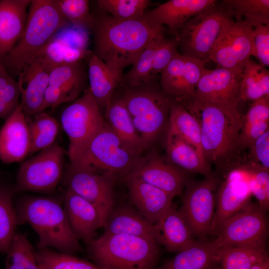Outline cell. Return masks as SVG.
Here are the masks:
<instances>
[{"label":"cell","mask_w":269,"mask_h":269,"mask_svg":"<svg viewBox=\"0 0 269 269\" xmlns=\"http://www.w3.org/2000/svg\"><path fill=\"white\" fill-rule=\"evenodd\" d=\"M93 16V52L120 74L133 64L152 40L164 35L163 26L153 23L145 13L140 17L127 20L102 11Z\"/></svg>","instance_id":"1"},{"label":"cell","mask_w":269,"mask_h":269,"mask_svg":"<svg viewBox=\"0 0 269 269\" xmlns=\"http://www.w3.org/2000/svg\"><path fill=\"white\" fill-rule=\"evenodd\" d=\"M197 120L200 129L203 154L206 161L220 165L227 161L238 147L243 115L231 108L195 96L181 104Z\"/></svg>","instance_id":"2"},{"label":"cell","mask_w":269,"mask_h":269,"mask_svg":"<svg viewBox=\"0 0 269 269\" xmlns=\"http://www.w3.org/2000/svg\"><path fill=\"white\" fill-rule=\"evenodd\" d=\"M19 223L26 222L36 233L38 247L74 255L81 250L79 240L69 224L63 207L55 199L26 196L15 205Z\"/></svg>","instance_id":"3"},{"label":"cell","mask_w":269,"mask_h":269,"mask_svg":"<svg viewBox=\"0 0 269 269\" xmlns=\"http://www.w3.org/2000/svg\"><path fill=\"white\" fill-rule=\"evenodd\" d=\"M70 24L59 9L57 0H32L22 33L2 61L13 78L62 28Z\"/></svg>","instance_id":"4"},{"label":"cell","mask_w":269,"mask_h":269,"mask_svg":"<svg viewBox=\"0 0 269 269\" xmlns=\"http://www.w3.org/2000/svg\"><path fill=\"white\" fill-rule=\"evenodd\" d=\"M158 76L137 86L124 84L119 98L125 104L143 150L149 148L168 125L172 100L162 91Z\"/></svg>","instance_id":"5"},{"label":"cell","mask_w":269,"mask_h":269,"mask_svg":"<svg viewBox=\"0 0 269 269\" xmlns=\"http://www.w3.org/2000/svg\"><path fill=\"white\" fill-rule=\"evenodd\" d=\"M88 255L103 269H155L160 245L139 237L104 233L87 244Z\"/></svg>","instance_id":"6"},{"label":"cell","mask_w":269,"mask_h":269,"mask_svg":"<svg viewBox=\"0 0 269 269\" xmlns=\"http://www.w3.org/2000/svg\"><path fill=\"white\" fill-rule=\"evenodd\" d=\"M139 157L105 121L86 149L69 166L104 174L115 180H124Z\"/></svg>","instance_id":"7"},{"label":"cell","mask_w":269,"mask_h":269,"mask_svg":"<svg viewBox=\"0 0 269 269\" xmlns=\"http://www.w3.org/2000/svg\"><path fill=\"white\" fill-rule=\"evenodd\" d=\"M231 18L219 1L188 19L175 36L180 54L208 62L225 24Z\"/></svg>","instance_id":"8"},{"label":"cell","mask_w":269,"mask_h":269,"mask_svg":"<svg viewBox=\"0 0 269 269\" xmlns=\"http://www.w3.org/2000/svg\"><path fill=\"white\" fill-rule=\"evenodd\" d=\"M100 110L88 88L62 112L61 122L69 140L67 154L70 163L83 152L102 129L105 121Z\"/></svg>","instance_id":"9"},{"label":"cell","mask_w":269,"mask_h":269,"mask_svg":"<svg viewBox=\"0 0 269 269\" xmlns=\"http://www.w3.org/2000/svg\"><path fill=\"white\" fill-rule=\"evenodd\" d=\"M66 151L56 142L23 162L12 187L14 194L23 191L48 192L60 181Z\"/></svg>","instance_id":"10"},{"label":"cell","mask_w":269,"mask_h":269,"mask_svg":"<svg viewBox=\"0 0 269 269\" xmlns=\"http://www.w3.org/2000/svg\"><path fill=\"white\" fill-rule=\"evenodd\" d=\"M219 179L211 173L200 181H188L178 211L193 235L203 238L211 234Z\"/></svg>","instance_id":"11"},{"label":"cell","mask_w":269,"mask_h":269,"mask_svg":"<svg viewBox=\"0 0 269 269\" xmlns=\"http://www.w3.org/2000/svg\"><path fill=\"white\" fill-rule=\"evenodd\" d=\"M266 211L251 203L228 219L213 241L218 249L235 246L266 247L268 235Z\"/></svg>","instance_id":"12"},{"label":"cell","mask_w":269,"mask_h":269,"mask_svg":"<svg viewBox=\"0 0 269 269\" xmlns=\"http://www.w3.org/2000/svg\"><path fill=\"white\" fill-rule=\"evenodd\" d=\"M112 177L87 169L69 166L66 174L67 189L94 205L104 222L115 207Z\"/></svg>","instance_id":"13"},{"label":"cell","mask_w":269,"mask_h":269,"mask_svg":"<svg viewBox=\"0 0 269 269\" xmlns=\"http://www.w3.org/2000/svg\"><path fill=\"white\" fill-rule=\"evenodd\" d=\"M206 63L178 53L160 73L162 91L179 104L193 98Z\"/></svg>","instance_id":"14"},{"label":"cell","mask_w":269,"mask_h":269,"mask_svg":"<svg viewBox=\"0 0 269 269\" xmlns=\"http://www.w3.org/2000/svg\"><path fill=\"white\" fill-rule=\"evenodd\" d=\"M252 195L246 172L238 166L231 168L217 191L211 234L217 235L226 221L247 207Z\"/></svg>","instance_id":"15"},{"label":"cell","mask_w":269,"mask_h":269,"mask_svg":"<svg viewBox=\"0 0 269 269\" xmlns=\"http://www.w3.org/2000/svg\"><path fill=\"white\" fill-rule=\"evenodd\" d=\"M244 69L205 68L196 86L195 96L231 108H237Z\"/></svg>","instance_id":"16"},{"label":"cell","mask_w":269,"mask_h":269,"mask_svg":"<svg viewBox=\"0 0 269 269\" xmlns=\"http://www.w3.org/2000/svg\"><path fill=\"white\" fill-rule=\"evenodd\" d=\"M90 32L69 24L58 31L37 54L52 67L83 60L87 49Z\"/></svg>","instance_id":"17"},{"label":"cell","mask_w":269,"mask_h":269,"mask_svg":"<svg viewBox=\"0 0 269 269\" xmlns=\"http://www.w3.org/2000/svg\"><path fill=\"white\" fill-rule=\"evenodd\" d=\"M128 176L138 178L174 197L182 193L188 181L184 172L154 154L139 157Z\"/></svg>","instance_id":"18"},{"label":"cell","mask_w":269,"mask_h":269,"mask_svg":"<svg viewBox=\"0 0 269 269\" xmlns=\"http://www.w3.org/2000/svg\"><path fill=\"white\" fill-rule=\"evenodd\" d=\"M51 68L45 61L35 57L19 73L17 82L20 94L19 104L26 116L41 112Z\"/></svg>","instance_id":"19"},{"label":"cell","mask_w":269,"mask_h":269,"mask_svg":"<svg viewBox=\"0 0 269 269\" xmlns=\"http://www.w3.org/2000/svg\"><path fill=\"white\" fill-rule=\"evenodd\" d=\"M26 116L19 104L0 129V160L20 162L28 156L31 137Z\"/></svg>","instance_id":"20"},{"label":"cell","mask_w":269,"mask_h":269,"mask_svg":"<svg viewBox=\"0 0 269 269\" xmlns=\"http://www.w3.org/2000/svg\"><path fill=\"white\" fill-rule=\"evenodd\" d=\"M124 181L131 204L154 225L172 205L173 196L138 178L128 176Z\"/></svg>","instance_id":"21"},{"label":"cell","mask_w":269,"mask_h":269,"mask_svg":"<svg viewBox=\"0 0 269 269\" xmlns=\"http://www.w3.org/2000/svg\"><path fill=\"white\" fill-rule=\"evenodd\" d=\"M63 208L73 233L86 244L94 239L96 231L104 226L97 208L68 189L64 195Z\"/></svg>","instance_id":"22"},{"label":"cell","mask_w":269,"mask_h":269,"mask_svg":"<svg viewBox=\"0 0 269 269\" xmlns=\"http://www.w3.org/2000/svg\"><path fill=\"white\" fill-rule=\"evenodd\" d=\"M216 0H170L145 12L153 23L163 26L175 36L188 19L210 9L218 2Z\"/></svg>","instance_id":"23"},{"label":"cell","mask_w":269,"mask_h":269,"mask_svg":"<svg viewBox=\"0 0 269 269\" xmlns=\"http://www.w3.org/2000/svg\"><path fill=\"white\" fill-rule=\"evenodd\" d=\"M103 227L105 234L132 235L149 239L160 245L159 234L155 225L131 204L114 207Z\"/></svg>","instance_id":"24"},{"label":"cell","mask_w":269,"mask_h":269,"mask_svg":"<svg viewBox=\"0 0 269 269\" xmlns=\"http://www.w3.org/2000/svg\"><path fill=\"white\" fill-rule=\"evenodd\" d=\"M30 2V0H0V61H3L20 38Z\"/></svg>","instance_id":"25"},{"label":"cell","mask_w":269,"mask_h":269,"mask_svg":"<svg viewBox=\"0 0 269 269\" xmlns=\"http://www.w3.org/2000/svg\"><path fill=\"white\" fill-rule=\"evenodd\" d=\"M87 58L89 89L100 109H106L122 81L123 74L112 70L93 52L90 51Z\"/></svg>","instance_id":"26"},{"label":"cell","mask_w":269,"mask_h":269,"mask_svg":"<svg viewBox=\"0 0 269 269\" xmlns=\"http://www.w3.org/2000/svg\"><path fill=\"white\" fill-rule=\"evenodd\" d=\"M218 250L213 241H196L155 269H218Z\"/></svg>","instance_id":"27"},{"label":"cell","mask_w":269,"mask_h":269,"mask_svg":"<svg viewBox=\"0 0 269 269\" xmlns=\"http://www.w3.org/2000/svg\"><path fill=\"white\" fill-rule=\"evenodd\" d=\"M166 151L168 161L181 171L210 174V165L196 149L175 132L167 129Z\"/></svg>","instance_id":"28"},{"label":"cell","mask_w":269,"mask_h":269,"mask_svg":"<svg viewBox=\"0 0 269 269\" xmlns=\"http://www.w3.org/2000/svg\"><path fill=\"white\" fill-rule=\"evenodd\" d=\"M155 226L160 245L169 252L178 253L196 241L185 221L173 205Z\"/></svg>","instance_id":"29"},{"label":"cell","mask_w":269,"mask_h":269,"mask_svg":"<svg viewBox=\"0 0 269 269\" xmlns=\"http://www.w3.org/2000/svg\"><path fill=\"white\" fill-rule=\"evenodd\" d=\"M88 72L83 60L58 65L51 69L49 85L60 89L68 102L75 100L84 89Z\"/></svg>","instance_id":"30"},{"label":"cell","mask_w":269,"mask_h":269,"mask_svg":"<svg viewBox=\"0 0 269 269\" xmlns=\"http://www.w3.org/2000/svg\"><path fill=\"white\" fill-rule=\"evenodd\" d=\"M105 110L107 122L110 127L132 151L139 155L144 151L142 141L122 100L113 97Z\"/></svg>","instance_id":"31"},{"label":"cell","mask_w":269,"mask_h":269,"mask_svg":"<svg viewBox=\"0 0 269 269\" xmlns=\"http://www.w3.org/2000/svg\"><path fill=\"white\" fill-rule=\"evenodd\" d=\"M167 126V129L192 145L204 158L200 129L197 120L182 105L173 100L170 105Z\"/></svg>","instance_id":"32"},{"label":"cell","mask_w":269,"mask_h":269,"mask_svg":"<svg viewBox=\"0 0 269 269\" xmlns=\"http://www.w3.org/2000/svg\"><path fill=\"white\" fill-rule=\"evenodd\" d=\"M229 16L236 22L243 21L253 27L259 24L269 26V0H224L220 2Z\"/></svg>","instance_id":"33"},{"label":"cell","mask_w":269,"mask_h":269,"mask_svg":"<svg viewBox=\"0 0 269 269\" xmlns=\"http://www.w3.org/2000/svg\"><path fill=\"white\" fill-rule=\"evenodd\" d=\"M12 187L0 180V252H7L19 224L13 201Z\"/></svg>","instance_id":"34"},{"label":"cell","mask_w":269,"mask_h":269,"mask_svg":"<svg viewBox=\"0 0 269 269\" xmlns=\"http://www.w3.org/2000/svg\"><path fill=\"white\" fill-rule=\"evenodd\" d=\"M218 269H250L268 256L266 247L235 246L218 250Z\"/></svg>","instance_id":"35"},{"label":"cell","mask_w":269,"mask_h":269,"mask_svg":"<svg viewBox=\"0 0 269 269\" xmlns=\"http://www.w3.org/2000/svg\"><path fill=\"white\" fill-rule=\"evenodd\" d=\"M253 27L246 21L230 19L223 31L240 65L245 68L253 53L252 30Z\"/></svg>","instance_id":"36"},{"label":"cell","mask_w":269,"mask_h":269,"mask_svg":"<svg viewBox=\"0 0 269 269\" xmlns=\"http://www.w3.org/2000/svg\"><path fill=\"white\" fill-rule=\"evenodd\" d=\"M36 258L39 269H103L94 263L47 247H38Z\"/></svg>","instance_id":"37"},{"label":"cell","mask_w":269,"mask_h":269,"mask_svg":"<svg viewBox=\"0 0 269 269\" xmlns=\"http://www.w3.org/2000/svg\"><path fill=\"white\" fill-rule=\"evenodd\" d=\"M6 254L5 269H39L36 251L22 233L16 232Z\"/></svg>","instance_id":"38"},{"label":"cell","mask_w":269,"mask_h":269,"mask_svg":"<svg viewBox=\"0 0 269 269\" xmlns=\"http://www.w3.org/2000/svg\"><path fill=\"white\" fill-rule=\"evenodd\" d=\"M164 38V35H161L149 43L133 63L131 70L123 76L122 83L134 86L154 77L151 76V71L154 55L157 48Z\"/></svg>","instance_id":"39"},{"label":"cell","mask_w":269,"mask_h":269,"mask_svg":"<svg viewBox=\"0 0 269 269\" xmlns=\"http://www.w3.org/2000/svg\"><path fill=\"white\" fill-rule=\"evenodd\" d=\"M247 173L252 192L258 201V205L267 211L269 207V170L250 162L235 165Z\"/></svg>","instance_id":"40"},{"label":"cell","mask_w":269,"mask_h":269,"mask_svg":"<svg viewBox=\"0 0 269 269\" xmlns=\"http://www.w3.org/2000/svg\"><path fill=\"white\" fill-rule=\"evenodd\" d=\"M60 12L73 26L88 31L92 30L94 16L88 0H57Z\"/></svg>","instance_id":"41"},{"label":"cell","mask_w":269,"mask_h":269,"mask_svg":"<svg viewBox=\"0 0 269 269\" xmlns=\"http://www.w3.org/2000/svg\"><path fill=\"white\" fill-rule=\"evenodd\" d=\"M98 7L103 12L120 19L142 16L150 3L149 0H99Z\"/></svg>","instance_id":"42"},{"label":"cell","mask_w":269,"mask_h":269,"mask_svg":"<svg viewBox=\"0 0 269 269\" xmlns=\"http://www.w3.org/2000/svg\"><path fill=\"white\" fill-rule=\"evenodd\" d=\"M223 29L211 50L210 60L217 64L218 67L231 69H244L240 65L230 46Z\"/></svg>","instance_id":"43"},{"label":"cell","mask_w":269,"mask_h":269,"mask_svg":"<svg viewBox=\"0 0 269 269\" xmlns=\"http://www.w3.org/2000/svg\"><path fill=\"white\" fill-rule=\"evenodd\" d=\"M256 63L250 59L245 66L240 85V100L254 102L268 96L264 95L258 82L256 75Z\"/></svg>","instance_id":"44"},{"label":"cell","mask_w":269,"mask_h":269,"mask_svg":"<svg viewBox=\"0 0 269 269\" xmlns=\"http://www.w3.org/2000/svg\"><path fill=\"white\" fill-rule=\"evenodd\" d=\"M253 45L252 56L255 57L259 64L266 67L269 66V26L259 24L252 30Z\"/></svg>","instance_id":"45"},{"label":"cell","mask_w":269,"mask_h":269,"mask_svg":"<svg viewBox=\"0 0 269 269\" xmlns=\"http://www.w3.org/2000/svg\"><path fill=\"white\" fill-rule=\"evenodd\" d=\"M178 44L174 37L165 38L157 48L153 62L151 76H155L161 73L179 53Z\"/></svg>","instance_id":"46"},{"label":"cell","mask_w":269,"mask_h":269,"mask_svg":"<svg viewBox=\"0 0 269 269\" xmlns=\"http://www.w3.org/2000/svg\"><path fill=\"white\" fill-rule=\"evenodd\" d=\"M20 96L18 83L5 70L0 61V102L16 107Z\"/></svg>","instance_id":"47"},{"label":"cell","mask_w":269,"mask_h":269,"mask_svg":"<svg viewBox=\"0 0 269 269\" xmlns=\"http://www.w3.org/2000/svg\"><path fill=\"white\" fill-rule=\"evenodd\" d=\"M265 121H269V96L250 104L246 114L243 115L242 127Z\"/></svg>","instance_id":"48"},{"label":"cell","mask_w":269,"mask_h":269,"mask_svg":"<svg viewBox=\"0 0 269 269\" xmlns=\"http://www.w3.org/2000/svg\"><path fill=\"white\" fill-rule=\"evenodd\" d=\"M251 162L269 169V130L249 148Z\"/></svg>","instance_id":"49"},{"label":"cell","mask_w":269,"mask_h":269,"mask_svg":"<svg viewBox=\"0 0 269 269\" xmlns=\"http://www.w3.org/2000/svg\"><path fill=\"white\" fill-rule=\"evenodd\" d=\"M27 124L30 136L37 134L59 132V126L56 120L43 112L35 114L34 119L27 121Z\"/></svg>","instance_id":"50"},{"label":"cell","mask_w":269,"mask_h":269,"mask_svg":"<svg viewBox=\"0 0 269 269\" xmlns=\"http://www.w3.org/2000/svg\"><path fill=\"white\" fill-rule=\"evenodd\" d=\"M269 130V121L262 122L242 127L238 139V147L249 148L264 133Z\"/></svg>","instance_id":"51"},{"label":"cell","mask_w":269,"mask_h":269,"mask_svg":"<svg viewBox=\"0 0 269 269\" xmlns=\"http://www.w3.org/2000/svg\"><path fill=\"white\" fill-rule=\"evenodd\" d=\"M65 102L68 100L63 92L56 87L49 85L44 94L41 112Z\"/></svg>","instance_id":"52"},{"label":"cell","mask_w":269,"mask_h":269,"mask_svg":"<svg viewBox=\"0 0 269 269\" xmlns=\"http://www.w3.org/2000/svg\"><path fill=\"white\" fill-rule=\"evenodd\" d=\"M256 75L262 92L265 96H269V71L268 69L257 63Z\"/></svg>","instance_id":"53"},{"label":"cell","mask_w":269,"mask_h":269,"mask_svg":"<svg viewBox=\"0 0 269 269\" xmlns=\"http://www.w3.org/2000/svg\"><path fill=\"white\" fill-rule=\"evenodd\" d=\"M250 269H269V256L259 261Z\"/></svg>","instance_id":"54"}]
</instances>
